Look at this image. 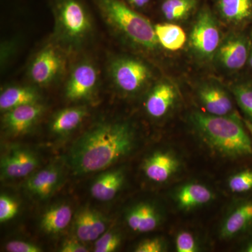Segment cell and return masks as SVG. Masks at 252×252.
I'll return each mask as SVG.
<instances>
[{
    "mask_svg": "<svg viewBox=\"0 0 252 252\" xmlns=\"http://www.w3.org/2000/svg\"><path fill=\"white\" fill-rule=\"evenodd\" d=\"M228 187L233 193H245L252 190V170L238 172L230 177Z\"/></svg>",
    "mask_w": 252,
    "mask_h": 252,
    "instance_id": "29",
    "label": "cell"
},
{
    "mask_svg": "<svg viewBox=\"0 0 252 252\" xmlns=\"http://www.w3.org/2000/svg\"><path fill=\"white\" fill-rule=\"evenodd\" d=\"M222 39L216 16L209 8H203L189 34V46L194 56L200 61H213Z\"/></svg>",
    "mask_w": 252,
    "mask_h": 252,
    "instance_id": "4",
    "label": "cell"
},
{
    "mask_svg": "<svg viewBox=\"0 0 252 252\" xmlns=\"http://www.w3.org/2000/svg\"><path fill=\"white\" fill-rule=\"evenodd\" d=\"M39 165V158L34 152L29 149L15 147L1 158V180H14L27 177Z\"/></svg>",
    "mask_w": 252,
    "mask_h": 252,
    "instance_id": "9",
    "label": "cell"
},
{
    "mask_svg": "<svg viewBox=\"0 0 252 252\" xmlns=\"http://www.w3.org/2000/svg\"><path fill=\"white\" fill-rule=\"evenodd\" d=\"M214 198L213 193L206 186L190 183L181 187L175 194L177 205L184 210L203 206Z\"/></svg>",
    "mask_w": 252,
    "mask_h": 252,
    "instance_id": "21",
    "label": "cell"
},
{
    "mask_svg": "<svg viewBox=\"0 0 252 252\" xmlns=\"http://www.w3.org/2000/svg\"><path fill=\"white\" fill-rule=\"evenodd\" d=\"M176 250L178 252H195L198 248L193 235L189 232L182 231L175 239Z\"/></svg>",
    "mask_w": 252,
    "mask_h": 252,
    "instance_id": "31",
    "label": "cell"
},
{
    "mask_svg": "<svg viewBox=\"0 0 252 252\" xmlns=\"http://www.w3.org/2000/svg\"><path fill=\"white\" fill-rule=\"evenodd\" d=\"M180 167V162L171 153L157 152L149 156L143 165L147 178L157 183H162L175 175Z\"/></svg>",
    "mask_w": 252,
    "mask_h": 252,
    "instance_id": "16",
    "label": "cell"
},
{
    "mask_svg": "<svg viewBox=\"0 0 252 252\" xmlns=\"http://www.w3.org/2000/svg\"><path fill=\"white\" fill-rule=\"evenodd\" d=\"M107 221L100 212L89 207L80 209L76 215L74 230L83 243L95 241L107 230Z\"/></svg>",
    "mask_w": 252,
    "mask_h": 252,
    "instance_id": "13",
    "label": "cell"
},
{
    "mask_svg": "<svg viewBox=\"0 0 252 252\" xmlns=\"http://www.w3.org/2000/svg\"><path fill=\"white\" fill-rule=\"evenodd\" d=\"M126 220L131 230L147 233L155 230L160 223V215L157 207L149 203L134 205L126 212Z\"/></svg>",
    "mask_w": 252,
    "mask_h": 252,
    "instance_id": "18",
    "label": "cell"
},
{
    "mask_svg": "<svg viewBox=\"0 0 252 252\" xmlns=\"http://www.w3.org/2000/svg\"><path fill=\"white\" fill-rule=\"evenodd\" d=\"M63 172L56 164H51L28 177L26 182V190L36 198H49L62 185Z\"/></svg>",
    "mask_w": 252,
    "mask_h": 252,
    "instance_id": "11",
    "label": "cell"
},
{
    "mask_svg": "<svg viewBox=\"0 0 252 252\" xmlns=\"http://www.w3.org/2000/svg\"><path fill=\"white\" fill-rule=\"evenodd\" d=\"M190 122L205 143L224 157H252V142L238 115L219 117L194 112Z\"/></svg>",
    "mask_w": 252,
    "mask_h": 252,
    "instance_id": "2",
    "label": "cell"
},
{
    "mask_svg": "<svg viewBox=\"0 0 252 252\" xmlns=\"http://www.w3.org/2000/svg\"><path fill=\"white\" fill-rule=\"evenodd\" d=\"M39 96L34 89L24 86H11L1 92L0 109L7 112L26 104L38 103Z\"/></svg>",
    "mask_w": 252,
    "mask_h": 252,
    "instance_id": "24",
    "label": "cell"
},
{
    "mask_svg": "<svg viewBox=\"0 0 252 252\" xmlns=\"http://www.w3.org/2000/svg\"><path fill=\"white\" fill-rule=\"evenodd\" d=\"M248 64L252 69V37L251 38V43H250V54H249Z\"/></svg>",
    "mask_w": 252,
    "mask_h": 252,
    "instance_id": "37",
    "label": "cell"
},
{
    "mask_svg": "<svg viewBox=\"0 0 252 252\" xmlns=\"http://www.w3.org/2000/svg\"><path fill=\"white\" fill-rule=\"evenodd\" d=\"M178 99V91L171 81L157 83L150 91L145 102L147 114L154 119L165 117L175 107Z\"/></svg>",
    "mask_w": 252,
    "mask_h": 252,
    "instance_id": "10",
    "label": "cell"
},
{
    "mask_svg": "<svg viewBox=\"0 0 252 252\" xmlns=\"http://www.w3.org/2000/svg\"><path fill=\"white\" fill-rule=\"evenodd\" d=\"M197 94L207 114L219 117L236 116L231 96L224 88L215 81L203 83Z\"/></svg>",
    "mask_w": 252,
    "mask_h": 252,
    "instance_id": "8",
    "label": "cell"
},
{
    "mask_svg": "<svg viewBox=\"0 0 252 252\" xmlns=\"http://www.w3.org/2000/svg\"><path fill=\"white\" fill-rule=\"evenodd\" d=\"M217 9L220 18L233 27L252 23V0H217Z\"/></svg>",
    "mask_w": 252,
    "mask_h": 252,
    "instance_id": "17",
    "label": "cell"
},
{
    "mask_svg": "<svg viewBox=\"0 0 252 252\" xmlns=\"http://www.w3.org/2000/svg\"><path fill=\"white\" fill-rule=\"evenodd\" d=\"M165 244L160 238L144 240L136 247V252H161L165 251Z\"/></svg>",
    "mask_w": 252,
    "mask_h": 252,
    "instance_id": "32",
    "label": "cell"
},
{
    "mask_svg": "<svg viewBox=\"0 0 252 252\" xmlns=\"http://www.w3.org/2000/svg\"><path fill=\"white\" fill-rule=\"evenodd\" d=\"M122 243V237L115 230H107L104 232L98 239L95 240L94 252H115Z\"/></svg>",
    "mask_w": 252,
    "mask_h": 252,
    "instance_id": "28",
    "label": "cell"
},
{
    "mask_svg": "<svg viewBox=\"0 0 252 252\" xmlns=\"http://www.w3.org/2000/svg\"><path fill=\"white\" fill-rule=\"evenodd\" d=\"M59 36L68 43L77 44L90 32V18L77 0H61L56 8Z\"/></svg>",
    "mask_w": 252,
    "mask_h": 252,
    "instance_id": "5",
    "label": "cell"
},
{
    "mask_svg": "<svg viewBox=\"0 0 252 252\" xmlns=\"http://www.w3.org/2000/svg\"><path fill=\"white\" fill-rule=\"evenodd\" d=\"M97 81L95 68L89 63H82L71 74L66 88V96L70 100L87 99L94 92Z\"/></svg>",
    "mask_w": 252,
    "mask_h": 252,
    "instance_id": "14",
    "label": "cell"
},
{
    "mask_svg": "<svg viewBox=\"0 0 252 252\" xmlns=\"http://www.w3.org/2000/svg\"><path fill=\"white\" fill-rule=\"evenodd\" d=\"M72 218V210L64 203L50 207L43 214L40 227L48 234H57L67 228Z\"/></svg>",
    "mask_w": 252,
    "mask_h": 252,
    "instance_id": "22",
    "label": "cell"
},
{
    "mask_svg": "<svg viewBox=\"0 0 252 252\" xmlns=\"http://www.w3.org/2000/svg\"><path fill=\"white\" fill-rule=\"evenodd\" d=\"M61 252H89V249L83 244V242L79 239L68 238L64 240L61 246Z\"/></svg>",
    "mask_w": 252,
    "mask_h": 252,
    "instance_id": "34",
    "label": "cell"
},
{
    "mask_svg": "<svg viewBox=\"0 0 252 252\" xmlns=\"http://www.w3.org/2000/svg\"><path fill=\"white\" fill-rule=\"evenodd\" d=\"M250 43L243 32H231L222 39L213 61L227 72H238L248 63Z\"/></svg>",
    "mask_w": 252,
    "mask_h": 252,
    "instance_id": "7",
    "label": "cell"
},
{
    "mask_svg": "<svg viewBox=\"0 0 252 252\" xmlns=\"http://www.w3.org/2000/svg\"><path fill=\"white\" fill-rule=\"evenodd\" d=\"M6 252H41V248L34 244L22 240H12L6 244Z\"/></svg>",
    "mask_w": 252,
    "mask_h": 252,
    "instance_id": "33",
    "label": "cell"
},
{
    "mask_svg": "<svg viewBox=\"0 0 252 252\" xmlns=\"http://www.w3.org/2000/svg\"><path fill=\"white\" fill-rule=\"evenodd\" d=\"M63 67L61 55L52 47L41 50L30 68L31 79L39 85H46L56 79Z\"/></svg>",
    "mask_w": 252,
    "mask_h": 252,
    "instance_id": "12",
    "label": "cell"
},
{
    "mask_svg": "<svg viewBox=\"0 0 252 252\" xmlns=\"http://www.w3.org/2000/svg\"><path fill=\"white\" fill-rule=\"evenodd\" d=\"M252 225V199L239 204L228 214L220 228V237L234 238Z\"/></svg>",
    "mask_w": 252,
    "mask_h": 252,
    "instance_id": "19",
    "label": "cell"
},
{
    "mask_svg": "<svg viewBox=\"0 0 252 252\" xmlns=\"http://www.w3.org/2000/svg\"><path fill=\"white\" fill-rule=\"evenodd\" d=\"M243 122L245 127H246L247 130H248V132H250L252 136V123L245 119H244Z\"/></svg>",
    "mask_w": 252,
    "mask_h": 252,
    "instance_id": "36",
    "label": "cell"
},
{
    "mask_svg": "<svg viewBox=\"0 0 252 252\" xmlns=\"http://www.w3.org/2000/svg\"><path fill=\"white\" fill-rule=\"evenodd\" d=\"M44 108L39 103L20 106L6 112L3 122L6 130L13 135L26 133L39 120Z\"/></svg>",
    "mask_w": 252,
    "mask_h": 252,
    "instance_id": "15",
    "label": "cell"
},
{
    "mask_svg": "<svg viewBox=\"0 0 252 252\" xmlns=\"http://www.w3.org/2000/svg\"><path fill=\"white\" fill-rule=\"evenodd\" d=\"M87 115L84 107H71L63 109L55 114L50 129L55 135H66L79 127Z\"/></svg>",
    "mask_w": 252,
    "mask_h": 252,
    "instance_id": "23",
    "label": "cell"
},
{
    "mask_svg": "<svg viewBox=\"0 0 252 252\" xmlns=\"http://www.w3.org/2000/svg\"><path fill=\"white\" fill-rule=\"evenodd\" d=\"M232 94L247 120L252 123V82L240 81L231 86Z\"/></svg>",
    "mask_w": 252,
    "mask_h": 252,
    "instance_id": "27",
    "label": "cell"
},
{
    "mask_svg": "<svg viewBox=\"0 0 252 252\" xmlns=\"http://www.w3.org/2000/svg\"><path fill=\"white\" fill-rule=\"evenodd\" d=\"M154 28L159 45L167 51H180L185 46L187 34L178 25L171 22L158 23Z\"/></svg>",
    "mask_w": 252,
    "mask_h": 252,
    "instance_id": "25",
    "label": "cell"
},
{
    "mask_svg": "<svg viewBox=\"0 0 252 252\" xmlns=\"http://www.w3.org/2000/svg\"><path fill=\"white\" fill-rule=\"evenodd\" d=\"M134 144L135 132L127 123L99 124L73 144L67 162L74 175L100 171L130 153Z\"/></svg>",
    "mask_w": 252,
    "mask_h": 252,
    "instance_id": "1",
    "label": "cell"
},
{
    "mask_svg": "<svg viewBox=\"0 0 252 252\" xmlns=\"http://www.w3.org/2000/svg\"><path fill=\"white\" fill-rule=\"evenodd\" d=\"M106 21L134 44L147 50L159 46L154 26L119 0H97Z\"/></svg>",
    "mask_w": 252,
    "mask_h": 252,
    "instance_id": "3",
    "label": "cell"
},
{
    "mask_svg": "<svg viewBox=\"0 0 252 252\" xmlns=\"http://www.w3.org/2000/svg\"><path fill=\"white\" fill-rule=\"evenodd\" d=\"M19 205L16 200L9 195L1 194L0 196V222L9 221L16 216Z\"/></svg>",
    "mask_w": 252,
    "mask_h": 252,
    "instance_id": "30",
    "label": "cell"
},
{
    "mask_svg": "<svg viewBox=\"0 0 252 252\" xmlns=\"http://www.w3.org/2000/svg\"><path fill=\"white\" fill-rule=\"evenodd\" d=\"M132 6L137 8H144L149 4L150 0H127Z\"/></svg>",
    "mask_w": 252,
    "mask_h": 252,
    "instance_id": "35",
    "label": "cell"
},
{
    "mask_svg": "<svg viewBox=\"0 0 252 252\" xmlns=\"http://www.w3.org/2000/svg\"><path fill=\"white\" fill-rule=\"evenodd\" d=\"M124 180L125 175L122 169L104 172L91 185V195L99 201L112 200L122 189Z\"/></svg>",
    "mask_w": 252,
    "mask_h": 252,
    "instance_id": "20",
    "label": "cell"
},
{
    "mask_svg": "<svg viewBox=\"0 0 252 252\" xmlns=\"http://www.w3.org/2000/svg\"><path fill=\"white\" fill-rule=\"evenodd\" d=\"M198 6V0H165L161 4V13L168 22L185 21Z\"/></svg>",
    "mask_w": 252,
    "mask_h": 252,
    "instance_id": "26",
    "label": "cell"
},
{
    "mask_svg": "<svg viewBox=\"0 0 252 252\" xmlns=\"http://www.w3.org/2000/svg\"><path fill=\"white\" fill-rule=\"evenodd\" d=\"M245 252H252V240L247 244L245 248Z\"/></svg>",
    "mask_w": 252,
    "mask_h": 252,
    "instance_id": "38",
    "label": "cell"
},
{
    "mask_svg": "<svg viewBox=\"0 0 252 252\" xmlns=\"http://www.w3.org/2000/svg\"><path fill=\"white\" fill-rule=\"evenodd\" d=\"M111 74L118 89L127 94L140 92L152 78V72L147 64L132 57L115 60L111 66Z\"/></svg>",
    "mask_w": 252,
    "mask_h": 252,
    "instance_id": "6",
    "label": "cell"
}]
</instances>
